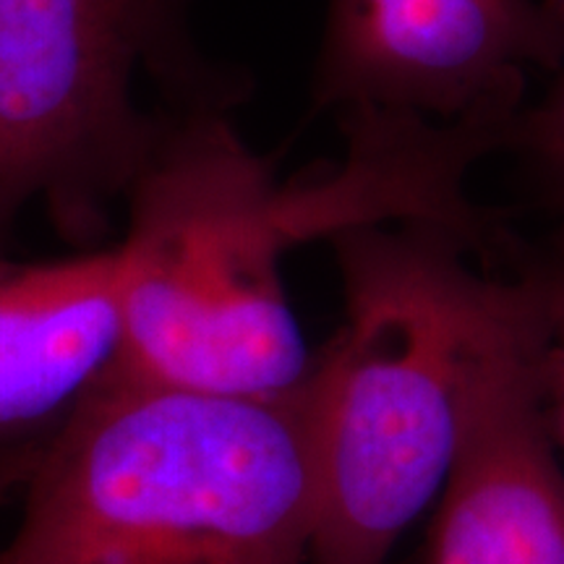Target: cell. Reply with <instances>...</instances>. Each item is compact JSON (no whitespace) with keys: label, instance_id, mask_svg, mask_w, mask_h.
Segmentation results:
<instances>
[{"label":"cell","instance_id":"cell-1","mask_svg":"<svg viewBox=\"0 0 564 564\" xmlns=\"http://www.w3.org/2000/svg\"><path fill=\"white\" fill-rule=\"evenodd\" d=\"M343 324L306 379L314 564H387L440 502L484 379L541 322L528 259L478 272L440 225L382 223L329 241Z\"/></svg>","mask_w":564,"mask_h":564},{"label":"cell","instance_id":"cell-2","mask_svg":"<svg viewBox=\"0 0 564 564\" xmlns=\"http://www.w3.org/2000/svg\"><path fill=\"white\" fill-rule=\"evenodd\" d=\"M24 486L0 564H314L306 384L225 398L108 377Z\"/></svg>","mask_w":564,"mask_h":564},{"label":"cell","instance_id":"cell-3","mask_svg":"<svg viewBox=\"0 0 564 564\" xmlns=\"http://www.w3.org/2000/svg\"><path fill=\"white\" fill-rule=\"evenodd\" d=\"M126 215L112 379L225 398H280L306 384L316 350L282 262L361 223L343 175L280 186L230 110H196L133 183Z\"/></svg>","mask_w":564,"mask_h":564},{"label":"cell","instance_id":"cell-4","mask_svg":"<svg viewBox=\"0 0 564 564\" xmlns=\"http://www.w3.org/2000/svg\"><path fill=\"white\" fill-rule=\"evenodd\" d=\"M188 3L0 0V253L30 202L95 249L175 121L243 100L194 47Z\"/></svg>","mask_w":564,"mask_h":564},{"label":"cell","instance_id":"cell-5","mask_svg":"<svg viewBox=\"0 0 564 564\" xmlns=\"http://www.w3.org/2000/svg\"><path fill=\"white\" fill-rule=\"evenodd\" d=\"M564 63V0H327L312 100L340 118L518 112Z\"/></svg>","mask_w":564,"mask_h":564},{"label":"cell","instance_id":"cell-6","mask_svg":"<svg viewBox=\"0 0 564 564\" xmlns=\"http://www.w3.org/2000/svg\"><path fill=\"white\" fill-rule=\"evenodd\" d=\"M541 322L489 371L434 507L429 564H564V470L535 384Z\"/></svg>","mask_w":564,"mask_h":564},{"label":"cell","instance_id":"cell-7","mask_svg":"<svg viewBox=\"0 0 564 564\" xmlns=\"http://www.w3.org/2000/svg\"><path fill=\"white\" fill-rule=\"evenodd\" d=\"M121 282L118 243L40 262L0 253V447L51 440L110 377Z\"/></svg>","mask_w":564,"mask_h":564},{"label":"cell","instance_id":"cell-8","mask_svg":"<svg viewBox=\"0 0 564 564\" xmlns=\"http://www.w3.org/2000/svg\"><path fill=\"white\" fill-rule=\"evenodd\" d=\"M507 152L518 158L535 199L564 217V63L552 74L541 100L525 102L518 112Z\"/></svg>","mask_w":564,"mask_h":564},{"label":"cell","instance_id":"cell-9","mask_svg":"<svg viewBox=\"0 0 564 564\" xmlns=\"http://www.w3.org/2000/svg\"><path fill=\"white\" fill-rule=\"evenodd\" d=\"M544 301V333L535 356V384L546 429L564 455V241L528 259Z\"/></svg>","mask_w":564,"mask_h":564},{"label":"cell","instance_id":"cell-10","mask_svg":"<svg viewBox=\"0 0 564 564\" xmlns=\"http://www.w3.org/2000/svg\"><path fill=\"white\" fill-rule=\"evenodd\" d=\"M26 460L11 449H0V494H6L13 484H24Z\"/></svg>","mask_w":564,"mask_h":564}]
</instances>
